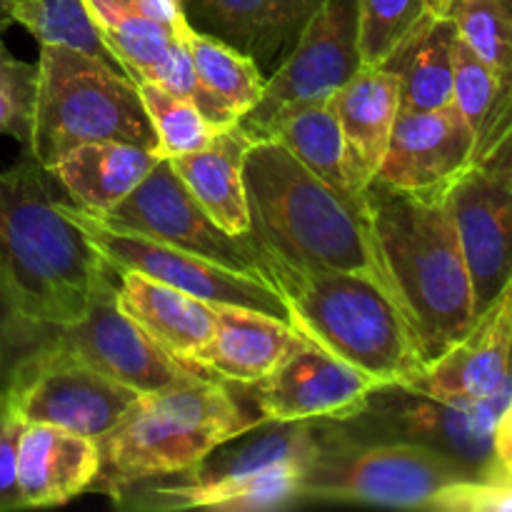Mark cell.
I'll use <instances>...</instances> for the list:
<instances>
[{
	"mask_svg": "<svg viewBox=\"0 0 512 512\" xmlns=\"http://www.w3.org/2000/svg\"><path fill=\"white\" fill-rule=\"evenodd\" d=\"M243 178L250 233L270 255L298 268L363 275L400 305L365 195L353 198L330 188L278 140L250 145Z\"/></svg>",
	"mask_w": 512,
	"mask_h": 512,
	"instance_id": "6da1fadb",
	"label": "cell"
},
{
	"mask_svg": "<svg viewBox=\"0 0 512 512\" xmlns=\"http://www.w3.org/2000/svg\"><path fill=\"white\" fill-rule=\"evenodd\" d=\"M365 203L380 258L430 363L478 318L448 193L420 198L370 183Z\"/></svg>",
	"mask_w": 512,
	"mask_h": 512,
	"instance_id": "7a4b0ae2",
	"label": "cell"
},
{
	"mask_svg": "<svg viewBox=\"0 0 512 512\" xmlns=\"http://www.w3.org/2000/svg\"><path fill=\"white\" fill-rule=\"evenodd\" d=\"M53 175L23 148L0 173V275L33 318L78 320L113 265L65 218Z\"/></svg>",
	"mask_w": 512,
	"mask_h": 512,
	"instance_id": "3957f363",
	"label": "cell"
},
{
	"mask_svg": "<svg viewBox=\"0 0 512 512\" xmlns=\"http://www.w3.org/2000/svg\"><path fill=\"white\" fill-rule=\"evenodd\" d=\"M263 423L238 385L208 375L143 393L98 438L100 473L90 490L115 498L143 480L173 478Z\"/></svg>",
	"mask_w": 512,
	"mask_h": 512,
	"instance_id": "277c9868",
	"label": "cell"
},
{
	"mask_svg": "<svg viewBox=\"0 0 512 512\" xmlns=\"http://www.w3.org/2000/svg\"><path fill=\"white\" fill-rule=\"evenodd\" d=\"M268 253V250H265ZM273 285L290 308V323L335 358L383 385H413L425 370L420 340L400 305L363 275L308 270L268 253Z\"/></svg>",
	"mask_w": 512,
	"mask_h": 512,
	"instance_id": "5b68a950",
	"label": "cell"
},
{
	"mask_svg": "<svg viewBox=\"0 0 512 512\" xmlns=\"http://www.w3.org/2000/svg\"><path fill=\"white\" fill-rule=\"evenodd\" d=\"M323 443V420L263 423L218 445L173 478L143 480L113 498L128 510L255 512L300 505L298 480Z\"/></svg>",
	"mask_w": 512,
	"mask_h": 512,
	"instance_id": "8992f818",
	"label": "cell"
},
{
	"mask_svg": "<svg viewBox=\"0 0 512 512\" xmlns=\"http://www.w3.org/2000/svg\"><path fill=\"white\" fill-rule=\"evenodd\" d=\"M95 140H120L158 153L138 85L113 63L63 45H40L30 145L45 170Z\"/></svg>",
	"mask_w": 512,
	"mask_h": 512,
	"instance_id": "52a82bcc",
	"label": "cell"
},
{
	"mask_svg": "<svg viewBox=\"0 0 512 512\" xmlns=\"http://www.w3.org/2000/svg\"><path fill=\"white\" fill-rule=\"evenodd\" d=\"M478 480L468 465L438 450L388 440H353L323 420V443L298 480L300 500L370 503L425 510L448 485Z\"/></svg>",
	"mask_w": 512,
	"mask_h": 512,
	"instance_id": "ba28073f",
	"label": "cell"
},
{
	"mask_svg": "<svg viewBox=\"0 0 512 512\" xmlns=\"http://www.w3.org/2000/svg\"><path fill=\"white\" fill-rule=\"evenodd\" d=\"M512 403V383L485 400H435L403 385H380L348 420H335L353 440H388L438 450L488 480L493 465V430Z\"/></svg>",
	"mask_w": 512,
	"mask_h": 512,
	"instance_id": "9c48e42d",
	"label": "cell"
},
{
	"mask_svg": "<svg viewBox=\"0 0 512 512\" xmlns=\"http://www.w3.org/2000/svg\"><path fill=\"white\" fill-rule=\"evenodd\" d=\"M358 70V0H325L238 128L253 143L270 140L288 115L330 100Z\"/></svg>",
	"mask_w": 512,
	"mask_h": 512,
	"instance_id": "30bf717a",
	"label": "cell"
},
{
	"mask_svg": "<svg viewBox=\"0 0 512 512\" xmlns=\"http://www.w3.org/2000/svg\"><path fill=\"white\" fill-rule=\"evenodd\" d=\"M98 220L113 228L148 235L273 285V265L263 243L250 230L245 235H235L220 228L190 195L168 158H160L148 178L118 208Z\"/></svg>",
	"mask_w": 512,
	"mask_h": 512,
	"instance_id": "8fae6325",
	"label": "cell"
},
{
	"mask_svg": "<svg viewBox=\"0 0 512 512\" xmlns=\"http://www.w3.org/2000/svg\"><path fill=\"white\" fill-rule=\"evenodd\" d=\"M65 218L73 220L95 250L115 270H135L148 278L195 295L210 305H243L290 323V308L283 295L265 280L243 275L225 265L205 260L188 250L173 248L133 230L113 228L70 203H60Z\"/></svg>",
	"mask_w": 512,
	"mask_h": 512,
	"instance_id": "7c38bea8",
	"label": "cell"
},
{
	"mask_svg": "<svg viewBox=\"0 0 512 512\" xmlns=\"http://www.w3.org/2000/svg\"><path fill=\"white\" fill-rule=\"evenodd\" d=\"M115 290H118V273L113 268L98 283L85 313L73 323L58 325V348L138 395L203 378L205 373L190 368L188 363L160 348L120 308Z\"/></svg>",
	"mask_w": 512,
	"mask_h": 512,
	"instance_id": "4fadbf2b",
	"label": "cell"
},
{
	"mask_svg": "<svg viewBox=\"0 0 512 512\" xmlns=\"http://www.w3.org/2000/svg\"><path fill=\"white\" fill-rule=\"evenodd\" d=\"M448 198L480 315L512 280V133L470 163Z\"/></svg>",
	"mask_w": 512,
	"mask_h": 512,
	"instance_id": "5bb4252c",
	"label": "cell"
},
{
	"mask_svg": "<svg viewBox=\"0 0 512 512\" xmlns=\"http://www.w3.org/2000/svg\"><path fill=\"white\" fill-rule=\"evenodd\" d=\"M380 385L373 375L308 343L263 380L238 388L265 423H293L353 418Z\"/></svg>",
	"mask_w": 512,
	"mask_h": 512,
	"instance_id": "9a60e30c",
	"label": "cell"
},
{
	"mask_svg": "<svg viewBox=\"0 0 512 512\" xmlns=\"http://www.w3.org/2000/svg\"><path fill=\"white\" fill-rule=\"evenodd\" d=\"M473 158L475 133L455 103L425 113H398L373 183L433 198L448 193Z\"/></svg>",
	"mask_w": 512,
	"mask_h": 512,
	"instance_id": "2e32d148",
	"label": "cell"
},
{
	"mask_svg": "<svg viewBox=\"0 0 512 512\" xmlns=\"http://www.w3.org/2000/svg\"><path fill=\"white\" fill-rule=\"evenodd\" d=\"M138 393L55 348L15 398L25 423L55 425L95 438L108 433Z\"/></svg>",
	"mask_w": 512,
	"mask_h": 512,
	"instance_id": "e0dca14e",
	"label": "cell"
},
{
	"mask_svg": "<svg viewBox=\"0 0 512 512\" xmlns=\"http://www.w3.org/2000/svg\"><path fill=\"white\" fill-rule=\"evenodd\" d=\"M512 383V280L468 333L430 360L408 390L435 400H485Z\"/></svg>",
	"mask_w": 512,
	"mask_h": 512,
	"instance_id": "ac0fdd59",
	"label": "cell"
},
{
	"mask_svg": "<svg viewBox=\"0 0 512 512\" xmlns=\"http://www.w3.org/2000/svg\"><path fill=\"white\" fill-rule=\"evenodd\" d=\"M325 0H180L185 20L250 55L263 68H278Z\"/></svg>",
	"mask_w": 512,
	"mask_h": 512,
	"instance_id": "d6986e66",
	"label": "cell"
},
{
	"mask_svg": "<svg viewBox=\"0 0 512 512\" xmlns=\"http://www.w3.org/2000/svg\"><path fill=\"white\" fill-rule=\"evenodd\" d=\"M310 340L288 320L243 305H215V330L190 365L223 383L250 385Z\"/></svg>",
	"mask_w": 512,
	"mask_h": 512,
	"instance_id": "ffe728a7",
	"label": "cell"
},
{
	"mask_svg": "<svg viewBox=\"0 0 512 512\" xmlns=\"http://www.w3.org/2000/svg\"><path fill=\"white\" fill-rule=\"evenodd\" d=\"M343 133V170L350 190L365 195L388 153L400 113V83L393 70L360 68L333 98Z\"/></svg>",
	"mask_w": 512,
	"mask_h": 512,
	"instance_id": "44dd1931",
	"label": "cell"
},
{
	"mask_svg": "<svg viewBox=\"0 0 512 512\" xmlns=\"http://www.w3.org/2000/svg\"><path fill=\"white\" fill-rule=\"evenodd\" d=\"M100 473L98 440L55 425L25 423L18 445V485L25 508L65 505Z\"/></svg>",
	"mask_w": 512,
	"mask_h": 512,
	"instance_id": "7402d4cb",
	"label": "cell"
},
{
	"mask_svg": "<svg viewBox=\"0 0 512 512\" xmlns=\"http://www.w3.org/2000/svg\"><path fill=\"white\" fill-rule=\"evenodd\" d=\"M115 63L130 80H153L178 38L188 33L180 0H85Z\"/></svg>",
	"mask_w": 512,
	"mask_h": 512,
	"instance_id": "603a6c76",
	"label": "cell"
},
{
	"mask_svg": "<svg viewBox=\"0 0 512 512\" xmlns=\"http://www.w3.org/2000/svg\"><path fill=\"white\" fill-rule=\"evenodd\" d=\"M160 155L120 140H95L65 153L48 170L68 193L70 205L103 218L118 208L158 165Z\"/></svg>",
	"mask_w": 512,
	"mask_h": 512,
	"instance_id": "cb8c5ba5",
	"label": "cell"
},
{
	"mask_svg": "<svg viewBox=\"0 0 512 512\" xmlns=\"http://www.w3.org/2000/svg\"><path fill=\"white\" fill-rule=\"evenodd\" d=\"M118 273V305L178 360L190 365L215 330V305L135 270ZM193 368V365H190Z\"/></svg>",
	"mask_w": 512,
	"mask_h": 512,
	"instance_id": "d4e9b609",
	"label": "cell"
},
{
	"mask_svg": "<svg viewBox=\"0 0 512 512\" xmlns=\"http://www.w3.org/2000/svg\"><path fill=\"white\" fill-rule=\"evenodd\" d=\"M253 140L238 123L220 128L200 150L168 158L178 178L200 208L223 230L245 235L250 230L248 193H245V153Z\"/></svg>",
	"mask_w": 512,
	"mask_h": 512,
	"instance_id": "484cf974",
	"label": "cell"
},
{
	"mask_svg": "<svg viewBox=\"0 0 512 512\" xmlns=\"http://www.w3.org/2000/svg\"><path fill=\"white\" fill-rule=\"evenodd\" d=\"M455 38L458 28L445 15L420 30L383 65L398 75L400 113H425L453 103Z\"/></svg>",
	"mask_w": 512,
	"mask_h": 512,
	"instance_id": "4316f807",
	"label": "cell"
},
{
	"mask_svg": "<svg viewBox=\"0 0 512 512\" xmlns=\"http://www.w3.org/2000/svg\"><path fill=\"white\" fill-rule=\"evenodd\" d=\"M453 103L473 128L475 158L512 133V88L473 53L460 35L453 45Z\"/></svg>",
	"mask_w": 512,
	"mask_h": 512,
	"instance_id": "83f0119b",
	"label": "cell"
},
{
	"mask_svg": "<svg viewBox=\"0 0 512 512\" xmlns=\"http://www.w3.org/2000/svg\"><path fill=\"white\" fill-rule=\"evenodd\" d=\"M185 45L203 88L238 123L263 95L265 75L260 65L233 45L193 28L185 33Z\"/></svg>",
	"mask_w": 512,
	"mask_h": 512,
	"instance_id": "f1b7e54d",
	"label": "cell"
},
{
	"mask_svg": "<svg viewBox=\"0 0 512 512\" xmlns=\"http://www.w3.org/2000/svg\"><path fill=\"white\" fill-rule=\"evenodd\" d=\"M58 348V325L33 318L0 275V403L15 400Z\"/></svg>",
	"mask_w": 512,
	"mask_h": 512,
	"instance_id": "f546056e",
	"label": "cell"
},
{
	"mask_svg": "<svg viewBox=\"0 0 512 512\" xmlns=\"http://www.w3.org/2000/svg\"><path fill=\"white\" fill-rule=\"evenodd\" d=\"M453 3L455 0H358L360 68L388 63L420 30L450 15Z\"/></svg>",
	"mask_w": 512,
	"mask_h": 512,
	"instance_id": "4dcf8cb0",
	"label": "cell"
},
{
	"mask_svg": "<svg viewBox=\"0 0 512 512\" xmlns=\"http://www.w3.org/2000/svg\"><path fill=\"white\" fill-rule=\"evenodd\" d=\"M333 98L305 105L298 113L288 115L270 140L283 143L305 168L313 170L320 180H325L338 193L363 198V195H355L350 190L348 178H345L343 133H340Z\"/></svg>",
	"mask_w": 512,
	"mask_h": 512,
	"instance_id": "1f68e13d",
	"label": "cell"
},
{
	"mask_svg": "<svg viewBox=\"0 0 512 512\" xmlns=\"http://www.w3.org/2000/svg\"><path fill=\"white\" fill-rule=\"evenodd\" d=\"M10 20L23 25L40 45H63L118 65L85 0H20L10 10Z\"/></svg>",
	"mask_w": 512,
	"mask_h": 512,
	"instance_id": "d6a6232c",
	"label": "cell"
},
{
	"mask_svg": "<svg viewBox=\"0 0 512 512\" xmlns=\"http://www.w3.org/2000/svg\"><path fill=\"white\" fill-rule=\"evenodd\" d=\"M158 138L160 158H178L203 148L220 128H215L198 105L170 93L155 80H133Z\"/></svg>",
	"mask_w": 512,
	"mask_h": 512,
	"instance_id": "836d02e7",
	"label": "cell"
},
{
	"mask_svg": "<svg viewBox=\"0 0 512 512\" xmlns=\"http://www.w3.org/2000/svg\"><path fill=\"white\" fill-rule=\"evenodd\" d=\"M450 18L473 53L512 88V0H455Z\"/></svg>",
	"mask_w": 512,
	"mask_h": 512,
	"instance_id": "e575fe53",
	"label": "cell"
},
{
	"mask_svg": "<svg viewBox=\"0 0 512 512\" xmlns=\"http://www.w3.org/2000/svg\"><path fill=\"white\" fill-rule=\"evenodd\" d=\"M38 95V65L18 60L0 35V135L30 145Z\"/></svg>",
	"mask_w": 512,
	"mask_h": 512,
	"instance_id": "d590c367",
	"label": "cell"
},
{
	"mask_svg": "<svg viewBox=\"0 0 512 512\" xmlns=\"http://www.w3.org/2000/svg\"><path fill=\"white\" fill-rule=\"evenodd\" d=\"M425 510L512 512V485L493 483V480H460L440 490Z\"/></svg>",
	"mask_w": 512,
	"mask_h": 512,
	"instance_id": "8d00e7d4",
	"label": "cell"
},
{
	"mask_svg": "<svg viewBox=\"0 0 512 512\" xmlns=\"http://www.w3.org/2000/svg\"><path fill=\"white\" fill-rule=\"evenodd\" d=\"M25 420L15 400L0 403V512L23 510V495L18 485V445Z\"/></svg>",
	"mask_w": 512,
	"mask_h": 512,
	"instance_id": "74e56055",
	"label": "cell"
},
{
	"mask_svg": "<svg viewBox=\"0 0 512 512\" xmlns=\"http://www.w3.org/2000/svg\"><path fill=\"white\" fill-rule=\"evenodd\" d=\"M488 480L512 485V403L500 413L493 430V465Z\"/></svg>",
	"mask_w": 512,
	"mask_h": 512,
	"instance_id": "f35d334b",
	"label": "cell"
},
{
	"mask_svg": "<svg viewBox=\"0 0 512 512\" xmlns=\"http://www.w3.org/2000/svg\"><path fill=\"white\" fill-rule=\"evenodd\" d=\"M15 3H20V0H0V35L13 25V20H10V10H13Z\"/></svg>",
	"mask_w": 512,
	"mask_h": 512,
	"instance_id": "ab89813d",
	"label": "cell"
}]
</instances>
